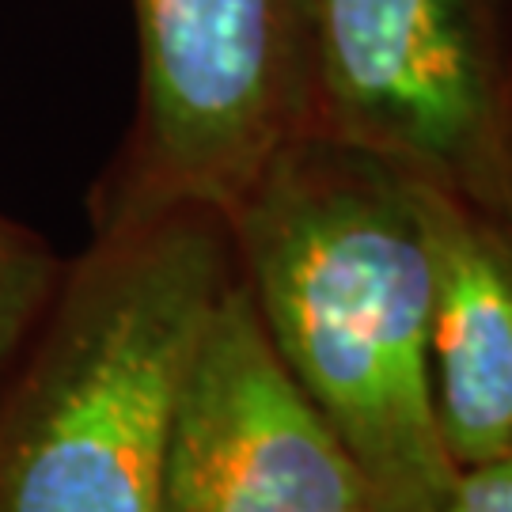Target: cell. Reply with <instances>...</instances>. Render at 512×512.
<instances>
[{"label":"cell","instance_id":"cell-2","mask_svg":"<svg viewBox=\"0 0 512 512\" xmlns=\"http://www.w3.org/2000/svg\"><path fill=\"white\" fill-rule=\"evenodd\" d=\"M232 277L220 213L122 209L0 414V512H156L186 368Z\"/></svg>","mask_w":512,"mask_h":512},{"label":"cell","instance_id":"cell-6","mask_svg":"<svg viewBox=\"0 0 512 512\" xmlns=\"http://www.w3.org/2000/svg\"><path fill=\"white\" fill-rule=\"evenodd\" d=\"M433 251V410L452 467L512 456V213L421 186Z\"/></svg>","mask_w":512,"mask_h":512},{"label":"cell","instance_id":"cell-7","mask_svg":"<svg viewBox=\"0 0 512 512\" xmlns=\"http://www.w3.org/2000/svg\"><path fill=\"white\" fill-rule=\"evenodd\" d=\"M50 293V262L27 236L0 220V368L16 353Z\"/></svg>","mask_w":512,"mask_h":512},{"label":"cell","instance_id":"cell-4","mask_svg":"<svg viewBox=\"0 0 512 512\" xmlns=\"http://www.w3.org/2000/svg\"><path fill=\"white\" fill-rule=\"evenodd\" d=\"M141 122L129 205L228 217L308 122L311 0H133Z\"/></svg>","mask_w":512,"mask_h":512},{"label":"cell","instance_id":"cell-3","mask_svg":"<svg viewBox=\"0 0 512 512\" xmlns=\"http://www.w3.org/2000/svg\"><path fill=\"white\" fill-rule=\"evenodd\" d=\"M304 129L512 213V0H311Z\"/></svg>","mask_w":512,"mask_h":512},{"label":"cell","instance_id":"cell-5","mask_svg":"<svg viewBox=\"0 0 512 512\" xmlns=\"http://www.w3.org/2000/svg\"><path fill=\"white\" fill-rule=\"evenodd\" d=\"M156 512H372L357 463L277 357L239 274L186 368Z\"/></svg>","mask_w":512,"mask_h":512},{"label":"cell","instance_id":"cell-1","mask_svg":"<svg viewBox=\"0 0 512 512\" xmlns=\"http://www.w3.org/2000/svg\"><path fill=\"white\" fill-rule=\"evenodd\" d=\"M224 220L266 338L346 444L372 512H437L456 467L433 410L437 251L421 183L304 129Z\"/></svg>","mask_w":512,"mask_h":512},{"label":"cell","instance_id":"cell-8","mask_svg":"<svg viewBox=\"0 0 512 512\" xmlns=\"http://www.w3.org/2000/svg\"><path fill=\"white\" fill-rule=\"evenodd\" d=\"M437 512H512V456L456 471Z\"/></svg>","mask_w":512,"mask_h":512}]
</instances>
